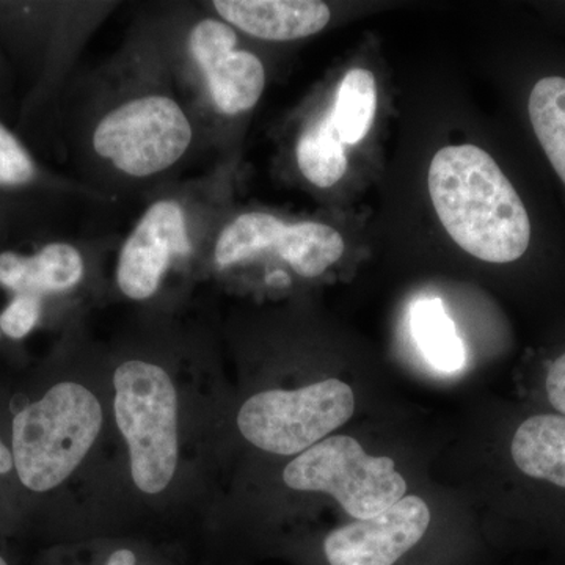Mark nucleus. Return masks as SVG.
Instances as JSON below:
<instances>
[{
	"instance_id": "obj_10",
	"label": "nucleus",
	"mask_w": 565,
	"mask_h": 565,
	"mask_svg": "<svg viewBox=\"0 0 565 565\" xmlns=\"http://www.w3.org/2000/svg\"><path fill=\"white\" fill-rule=\"evenodd\" d=\"M433 514L416 494H407L370 520L334 527L321 544L322 565H412L429 533Z\"/></svg>"
},
{
	"instance_id": "obj_7",
	"label": "nucleus",
	"mask_w": 565,
	"mask_h": 565,
	"mask_svg": "<svg viewBox=\"0 0 565 565\" xmlns=\"http://www.w3.org/2000/svg\"><path fill=\"white\" fill-rule=\"evenodd\" d=\"M355 412V394L340 379H326L300 388L264 390L239 408L241 435L269 455L296 457L321 444Z\"/></svg>"
},
{
	"instance_id": "obj_11",
	"label": "nucleus",
	"mask_w": 565,
	"mask_h": 565,
	"mask_svg": "<svg viewBox=\"0 0 565 565\" xmlns=\"http://www.w3.org/2000/svg\"><path fill=\"white\" fill-rule=\"evenodd\" d=\"M95 244L57 241L43 245L33 255L0 253V286L13 296H32L43 300L74 291L87 280Z\"/></svg>"
},
{
	"instance_id": "obj_1",
	"label": "nucleus",
	"mask_w": 565,
	"mask_h": 565,
	"mask_svg": "<svg viewBox=\"0 0 565 565\" xmlns=\"http://www.w3.org/2000/svg\"><path fill=\"white\" fill-rule=\"evenodd\" d=\"M202 145L210 141L199 118L148 44L136 36L117 65L104 73L84 109L82 154L88 182L110 195L152 192L169 184Z\"/></svg>"
},
{
	"instance_id": "obj_6",
	"label": "nucleus",
	"mask_w": 565,
	"mask_h": 565,
	"mask_svg": "<svg viewBox=\"0 0 565 565\" xmlns=\"http://www.w3.org/2000/svg\"><path fill=\"white\" fill-rule=\"evenodd\" d=\"M115 423L129 451L134 486L161 494L172 484L180 462L178 392L161 364L128 359L114 373Z\"/></svg>"
},
{
	"instance_id": "obj_5",
	"label": "nucleus",
	"mask_w": 565,
	"mask_h": 565,
	"mask_svg": "<svg viewBox=\"0 0 565 565\" xmlns=\"http://www.w3.org/2000/svg\"><path fill=\"white\" fill-rule=\"evenodd\" d=\"M103 405L77 382L52 386L13 419V463L33 492L57 489L84 462L102 434Z\"/></svg>"
},
{
	"instance_id": "obj_15",
	"label": "nucleus",
	"mask_w": 565,
	"mask_h": 565,
	"mask_svg": "<svg viewBox=\"0 0 565 565\" xmlns=\"http://www.w3.org/2000/svg\"><path fill=\"white\" fill-rule=\"evenodd\" d=\"M296 161L300 173L319 189L333 188L343 180L348 170L343 141L334 131L327 115L311 122L296 147Z\"/></svg>"
},
{
	"instance_id": "obj_22",
	"label": "nucleus",
	"mask_w": 565,
	"mask_h": 565,
	"mask_svg": "<svg viewBox=\"0 0 565 565\" xmlns=\"http://www.w3.org/2000/svg\"><path fill=\"white\" fill-rule=\"evenodd\" d=\"M0 565H9V564H7V561H6V559H3V557H2V556H0Z\"/></svg>"
},
{
	"instance_id": "obj_16",
	"label": "nucleus",
	"mask_w": 565,
	"mask_h": 565,
	"mask_svg": "<svg viewBox=\"0 0 565 565\" xmlns=\"http://www.w3.org/2000/svg\"><path fill=\"white\" fill-rule=\"evenodd\" d=\"M531 125L546 158L565 184V79L544 77L534 85L527 103Z\"/></svg>"
},
{
	"instance_id": "obj_9",
	"label": "nucleus",
	"mask_w": 565,
	"mask_h": 565,
	"mask_svg": "<svg viewBox=\"0 0 565 565\" xmlns=\"http://www.w3.org/2000/svg\"><path fill=\"white\" fill-rule=\"evenodd\" d=\"M344 239L327 223H288L270 212L245 211L226 215L212 241V269L228 273L266 255L285 263L299 277H321L344 255Z\"/></svg>"
},
{
	"instance_id": "obj_2",
	"label": "nucleus",
	"mask_w": 565,
	"mask_h": 565,
	"mask_svg": "<svg viewBox=\"0 0 565 565\" xmlns=\"http://www.w3.org/2000/svg\"><path fill=\"white\" fill-rule=\"evenodd\" d=\"M199 118L210 145L214 126L255 109L267 74L258 55L241 46L239 32L202 7L181 10L139 33Z\"/></svg>"
},
{
	"instance_id": "obj_19",
	"label": "nucleus",
	"mask_w": 565,
	"mask_h": 565,
	"mask_svg": "<svg viewBox=\"0 0 565 565\" xmlns=\"http://www.w3.org/2000/svg\"><path fill=\"white\" fill-rule=\"evenodd\" d=\"M537 388L546 408L565 416V351L546 364Z\"/></svg>"
},
{
	"instance_id": "obj_4",
	"label": "nucleus",
	"mask_w": 565,
	"mask_h": 565,
	"mask_svg": "<svg viewBox=\"0 0 565 565\" xmlns=\"http://www.w3.org/2000/svg\"><path fill=\"white\" fill-rule=\"evenodd\" d=\"M225 217L214 174L169 182L150 192L147 206L118 247L115 282L122 296L148 302L162 291L170 274L207 263Z\"/></svg>"
},
{
	"instance_id": "obj_20",
	"label": "nucleus",
	"mask_w": 565,
	"mask_h": 565,
	"mask_svg": "<svg viewBox=\"0 0 565 565\" xmlns=\"http://www.w3.org/2000/svg\"><path fill=\"white\" fill-rule=\"evenodd\" d=\"M95 565H158L154 557L145 556L132 545H118L110 548Z\"/></svg>"
},
{
	"instance_id": "obj_17",
	"label": "nucleus",
	"mask_w": 565,
	"mask_h": 565,
	"mask_svg": "<svg viewBox=\"0 0 565 565\" xmlns=\"http://www.w3.org/2000/svg\"><path fill=\"white\" fill-rule=\"evenodd\" d=\"M39 177V167L31 152L0 122V185L21 188Z\"/></svg>"
},
{
	"instance_id": "obj_12",
	"label": "nucleus",
	"mask_w": 565,
	"mask_h": 565,
	"mask_svg": "<svg viewBox=\"0 0 565 565\" xmlns=\"http://www.w3.org/2000/svg\"><path fill=\"white\" fill-rule=\"evenodd\" d=\"M203 7L237 32L275 43L313 36L332 18L318 0H212Z\"/></svg>"
},
{
	"instance_id": "obj_3",
	"label": "nucleus",
	"mask_w": 565,
	"mask_h": 565,
	"mask_svg": "<svg viewBox=\"0 0 565 565\" xmlns=\"http://www.w3.org/2000/svg\"><path fill=\"white\" fill-rule=\"evenodd\" d=\"M427 185L441 225L465 252L494 264L525 255V204L489 152L475 145L444 148L430 162Z\"/></svg>"
},
{
	"instance_id": "obj_18",
	"label": "nucleus",
	"mask_w": 565,
	"mask_h": 565,
	"mask_svg": "<svg viewBox=\"0 0 565 565\" xmlns=\"http://www.w3.org/2000/svg\"><path fill=\"white\" fill-rule=\"evenodd\" d=\"M43 300L32 296H14L0 313V332L13 340H21L39 326Z\"/></svg>"
},
{
	"instance_id": "obj_8",
	"label": "nucleus",
	"mask_w": 565,
	"mask_h": 565,
	"mask_svg": "<svg viewBox=\"0 0 565 565\" xmlns=\"http://www.w3.org/2000/svg\"><path fill=\"white\" fill-rule=\"evenodd\" d=\"M282 481L297 492L329 494L352 520L373 519L407 497L394 460L367 455L349 435H330L294 457Z\"/></svg>"
},
{
	"instance_id": "obj_13",
	"label": "nucleus",
	"mask_w": 565,
	"mask_h": 565,
	"mask_svg": "<svg viewBox=\"0 0 565 565\" xmlns=\"http://www.w3.org/2000/svg\"><path fill=\"white\" fill-rule=\"evenodd\" d=\"M412 332L419 351L435 370L446 374L462 370L467 362L463 341L438 297L414 303Z\"/></svg>"
},
{
	"instance_id": "obj_14",
	"label": "nucleus",
	"mask_w": 565,
	"mask_h": 565,
	"mask_svg": "<svg viewBox=\"0 0 565 565\" xmlns=\"http://www.w3.org/2000/svg\"><path fill=\"white\" fill-rule=\"evenodd\" d=\"M377 110V87L371 71L353 68L341 81L332 110L327 118L332 122L343 145H355L366 137Z\"/></svg>"
},
{
	"instance_id": "obj_21",
	"label": "nucleus",
	"mask_w": 565,
	"mask_h": 565,
	"mask_svg": "<svg viewBox=\"0 0 565 565\" xmlns=\"http://www.w3.org/2000/svg\"><path fill=\"white\" fill-rule=\"evenodd\" d=\"M11 468H14L13 455H11L10 449L3 445V441L0 440V475L10 473Z\"/></svg>"
}]
</instances>
